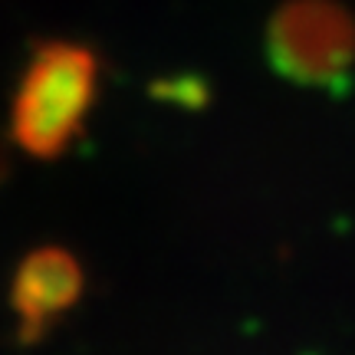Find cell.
Listing matches in <instances>:
<instances>
[{
	"label": "cell",
	"instance_id": "obj_1",
	"mask_svg": "<svg viewBox=\"0 0 355 355\" xmlns=\"http://www.w3.org/2000/svg\"><path fill=\"white\" fill-rule=\"evenodd\" d=\"M99 96V56L73 40L37 43L10 102V139L30 158L73 148Z\"/></svg>",
	"mask_w": 355,
	"mask_h": 355
},
{
	"label": "cell",
	"instance_id": "obj_2",
	"mask_svg": "<svg viewBox=\"0 0 355 355\" xmlns=\"http://www.w3.org/2000/svg\"><path fill=\"white\" fill-rule=\"evenodd\" d=\"M266 46L283 76L322 86L355 63V17L336 0H290L273 13Z\"/></svg>",
	"mask_w": 355,
	"mask_h": 355
},
{
	"label": "cell",
	"instance_id": "obj_3",
	"mask_svg": "<svg viewBox=\"0 0 355 355\" xmlns=\"http://www.w3.org/2000/svg\"><path fill=\"white\" fill-rule=\"evenodd\" d=\"M86 273L66 247H37L20 260L10 283V309L17 336L40 343L79 303Z\"/></svg>",
	"mask_w": 355,
	"mask_h": 355
}]
</instances>
